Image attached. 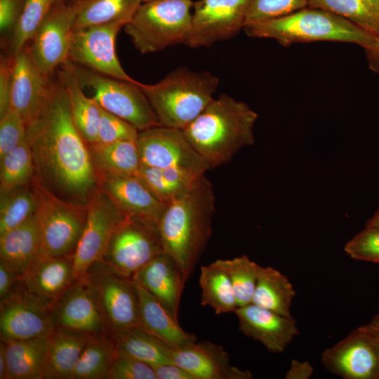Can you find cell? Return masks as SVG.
<instances>
[{
    "label": "cell",
    "instance_id": "6da1fadb",
    "mask_svg": "<svg viewBox=\"0 0 379 379\" xmlns=\"http://www.w3.org/2000/svg\"><path fill=\"white\" fill-rule=\"evenodd\" d=\"M34 178L60 199L86 206L99 187L87 142L72 118L67 93L57 79L47 102L27 126Z\"/></svg>",
    "mask_w": 379,
    "mask_h": 379
},
{
    "label": "cell",
    "instance_id": "7a4b0ae2",
    "mask_svg": "<svg viewBox=\"0 0 379 379\" xmlns=\"http://www.w3.org/2000/svg\"><path fill=\"white\" fill-rule=\"evenodd\" d=\"M215 196L205 176L167 204L158 226L164 251L178 266L185 281L211 236Z\"/></svg>",
    "mask_w": 379,
    "mask_h": 379
},
{
    "label": "cell",
    "instance_id": "3957f363",
    "mask_svg": "<svg viewBox=\"0 0 379 379\" xmlns=\"http://www.w3.org/2000/svg\"><path fill=\"white\" fill-rule=\"evenodd\" d=\"M258 117L246 103L223 93L182 131L194 149L215 168L230 162L241 148L253 145Z\"/></svg>",
    "mask_w": 379,
    "mask_h": 379
},
{
    "label": "cell",
    "instance_id": "277c9868",
    "mask_svg": "<svg viewBox=\"0 0 379 379\" xmlns=\"http://www.w3.org/2000/svg\"><path fill=\"white\" fill-rule=\"evenodd\" d=\"M243 30L248 36L272 39L285 47L335 41L354 44L365 49L377 37L343 17L309 6L282 17L245 24Z\"/></svg>",
    "mask_w": 379,
    "mask_h": 379
},
{
    "label": "cell",
    "instance_id": "5b68a950",
    "mask_svg": "<svg viewBox=\"0 0 379 379\" xmlns=\"http://www.w3.org/2000/svg\"><path fill=\"white\" fill-rule=\"evenodd\" d=\"M219 79L207 71L178 67L154 84L140 83L161 126L183 130L213 100Z\"/></svg>",
    "mask_w": 379,
    "mask_h": 379
},
{
    "label": "cell",
    "instance_id": "8992f818",
    "mask_svg": "<svg viewBox=\"0 0 379 379\" xmlns=\"http://www.w3.org/2000/svg\"><path fill=\"white\" fill-rule=\"evenodd\" d=\"M192 0H154L142 2L124 27L140 54L187 44L192 29Z\"/></svg>",
    "mask_w": 379,
    "mask_h": 379
},
{
    "label": "cell",
    "instance_id": "52a82bcc",
    "mask_svg": "<svg viewBox=\"0 0 379 379\" xmlns=\"http://www.w3.org/2000/svg\"><path fill=\"white\" fill-rule=\"evenodd\" d=\"M32 186L37 198L34 218L43 254L51 257L72 255L85 225L86 206L60 199L35 178Z\"/></svg>",
    "mask_w": 379,
    "mask_h": 379
},
{
    "label": "cell",
    "instance_id": "ba28073f",
    "mask_svg": "<svg viewBox=\"0 0 379 379\" xmlns=\"http://www.w3.org/2000/svg\"><path fill=\"white\" fill-rule=\"evenodd\" d=\"M83 88L100 107L133 125L139 131L161 126L147 98L137 84L115 79L72 63Z\"/></svg>",
    "mask_w": 379,
    "mask_h": 379
},
{
    "label": "cell",
    "instance_id": "9c48e42d",
    "mask_svg": "<svg viewBox=\"0 0 379 379\" xmlns=\"http://www.w3.org/2000/svg\"><path fill=\"white\" fill-rule=\"evenodd\" d=\"M86 208L85 225L72 255L77 281H85L91 268L102 261L114 232L129 218L100 187L89 197Z\"/></svg>",
    "mask_w": 379,
    "mask_h": 379
},
{
    "label": "cell",
    "instance_id": "30bf717a",
    "mask_svg": "<svg viewBox=\"0 0 379 379\" xmlns=\"http://www.w3.org/2000/svg\"><path fill=\"white\" fill-rule=\"evenodd\" d=\"M81 1H58L27 44L34 62L46 76L53 77L68 61L73 25Z\"/></svg>",
    "mask_w": 379,
    "mask_h": 379
},
{
    "label": "cell",
    "instance_id": "8fae6325",
    "mask_svg": "<svg viewBox=\"0 0 379 379\" xmlns=\"http://www.w3.org/2000/svg\"><path fill=\"white\" fill-rule=\"evenodd\" d=\"M94 266L85 281L112 332L139 325V298L133 281L117 274L102 261Z\"/></svg>",
    "mask_w": 379,
    "mask_h": 379
},
{
    "label": "cell",
    "instance_id": "7c38bea8",
    "mask_svg": "<svg viewBox=\"0 0 379 379\" xmlns=\"http://www.w3.org/2000/svg\"><path fill=\"white\" fill-rule=\"evenodd\" d=\"M164 252L158 230L128 218L114 232L102 262L131 279L148 262Z\"/></svg>",
    "mask_w": 379,
    "mask_h": 379
},
{
    "label": "cell",
    "instance_id": "4fadbf2b",
    "mask_svg": "<svg viewBox=\"0 0 379 379\" xmlns=\"http://www.w3.org/2000/svg\"><path fill=\"white\" fill-rule=\"evenodd\" d=\"M1 300V340H18L50 335L55 330L53 307L30 293L22 285Z\"/></svg>",
    "mask_w": 379,
    "mask_h": 379
},
{
    "label": "cell",
    "instance_id": "5bb4252c",
    "mask_svg": "<svg viewBox=\"0 0 379 379\" xmlns=\"http://www.w3.org/2000/svg\"><path fill=\"white\" fill-rule=\"evenodd\" d=\"M124 27L112 22L74 30L68 61L106 76L138 83L126 72L117 54V36Z\"/></svg>",
    "mask_w": 379,
    "mask_h": 379
},
{
    "label": "cell",
    "instance_id": "9a60e30c",
    "mask_svg": "<svg viewBox=\"0 0 379 379\" xmlns=\"http://www.w3.org/2000/svg\"><path fill=\"white\" fill-rule=\"evenodd\" d=\"M252 0H198L186 46L209 47L234 37L243 29Z\"/></svg>",
    "mask_w": 379,
    "mask_h": 379
},
{
    "label": "cell",
    "instance_id": "2e32d148",
    "mask_svg": "<svg viewBox=\"0 0 379 379\" xmlns=\"http://www.w3.org/2000/svg\"><path fill=\"white\" fill-rule=\"evenodd\" d=\"M136 142L141 165L187 168L201 173L212 168L180 129L163 126L152 127L139 131Z\"/></svg>",
    "mask_w": 379,
    "mask_h": 379
},
{
    "label": "cell",
    "instance_id": "e0dca14e",
    "mask_svg": "<svg viewBox=\"0 0 379 379\" xmlns=\"http://www.w3.org/2000/svg\"><path fill=\"white\" fill-rule=\"evenodd\" d=\"M321 363L345 379H379V340L359 326L324 350Z\"/></svg>",
    "mask_w": 379,
    "mask_h": 379
},
{
    "label": "cell",
    "instance_id": "ac0fdd59",
    "mask_svg": "<svg viewBox=\"0 0 379 379\" xmlns=\"http://www.w3.org/2000/svg\"><path fill=\"white\" fill-rule=\"evenodd\" d=\"M102 189L129 217L158 230L167 204L137 175L98 174Z\"/></svg>",
    "mask_w": 379,
    "mask_h": 379
},
{
    "label": "cell",
    "instance_id": "d6986e66",
    "mask_svg": "<svg viewBox=\"0 0 379 379\" xmlns=\"http://www.w3.org/2000/svg\"><path fill=\"white\" fill-rule=\"evenodd\" d=\"M13 64L11 107L20 114L27 126L44 107L54 79L39 69L27 45L13 54Z\"/></svg>",
    "mask_w": 379,
    "mask_h": 379
},
{
    "label": "cell",
    "instance_id": "ffe728a7",
    "mask_svg": "<svg viewBox=\"0 0 379 379\" xmlns=\"http://www.w3.org/2000/svg\"><path fill=\"white\" fill-rule=\"evenodd\" d=\"M172 363L180 366L194 379H251L248 370H242L232 364L230 355L224 348L204 340L194 342L185 347L171 349Z\"/></svg>",
    "mask_w": 379,
    "mask_h": 379
},
{
    "label": "cell",
    "instance_id": "44dd1931",
    "mask_svg": "<svg viewBox=\"0 0 379 379\" xmlns=\"http://www.w3.org/2000/svg\"><path fill=\"white\" fill-rule=\"evenodd\" d=\"M239 330L272 353H282L299 334L296 321L253 303L238 307Z\"/></svg>",
    "mask_w": 379,
    "mask_h": 379
},
{
    "label": "cell",
    "instance_id": "7402d4cb",
    "mask_svg": "<svg viewBox=\"0 0 379 379\" xmlns=\"http://www.w3.org/2000/svg\"><path fill=\"white\" fill-rule=\"evenodd\" d=\"M56 328L96 335L104 326L98 302L86 281H77L60 298L53 308Z\"/></svg>",
    "mask_w": 379,
    "mask_h": 379
},
{
    "label": "cell",
    "instance_id": "603a6c76",
    "mask_svg": "<svg viewBox=\"0 0 379 379\" xmlns=\"http://www.w3.org/2000/svg\"><path fill=\"white\" fill-rule=\"evenodd\" d=\"M20 281L30 293L54 308L77 280L72 258L43 255L21 277Z\"/></svg>",
    "mask_w": 379,
    "mask_h": 379
},
{
    "label": "cell",
    "instance_id": "cb8c5ba5",
    "mask_svg": "<svg viewBox=\"0 0 379 379\" xmlns=\"http://www.w3.org/2000/svg\"><path fill=\"white\" fill-rule=\"evenodd\" d=\"M158 299L178 319L184 277L173 258L163 252L148 262L132 278Z\"/></svg>",
    "mask_w": 379,
    "mask_h": 379
},
{
    "label": "cell",
    "instance_id": "d4e9b609",
    "mask_svg": "<svg viewBox=\"0 0 379 379\" xmlns=\"http://www.w3.org/2000/svg\"><path fill=\"white\" fill-rule=\"evenodd\" d=\"M139 298L140 324L173 349L185 347L195 341L192 333L185 331L178 319L154 295L134 281Z\"/></svg>",
    "mask_w": 379,
    "mask_h": 379
},
{
    "label": "cell",
    "instance_id": "484cf974",
    "mask_svg": "<svg viewBox=\"0 0 379 379\" xmlns=\"http://www.w3.org/2000/svg\"><path fill=\"white\" fill-rule=\"evenodd\" d=\"M43 255L34 215L0 235V261L20 278Z\"/></svg>",
    "mask_w": 379,
    "mask_h": 379
},
{
    "label": "cell",
    "instance_id": "4316f807",
    "mask_svg": "<svg viewBox=\"0 0 379 379\" xmlns=\"http://www.w3.org/2000/svg\"><path fill=\"white\" fill-rule=\"evenodd\" d=\"M57 79L67 93L76 128L87 144L96 142L100 119V105L92 97L88 98L84 93L71 62L67 61L60 67Z\"/></svg>",
    "mask_w": 379,
    "mask_h": 379
},
{
    "label": "cell",
    "instance_id": "83f0119b",
    "mask_svg": "<svg viewBox=\"0 0 379 379\" xmlns=\"http://www.w3.org/2000/svg\"><path fill=\"white\" fill-rule=\"evenodd\" d=\"M91 336L93 335L55 328L48 338L44 368L45 378L71 379L79 357Z\"/></svg>",
    "mask_w": 379,
    "mask_h": 379
},
{
    "label": "cell",
    "instance_id": "f1b7e54d",
    "mask_svg": "<svg viewBox=\"0 0 379 379\" xmlns=\"http://www.w3.org/2000/svg\"><path fill=\"white\" fill-rule=\"evenodd\" d=\"M49 335L1 340L5 348L8 379H43Z\"/></svg>",
    "mask_w": 379,
    "mask_h": 379
},
{
    "label": "cell",
    "instance_id": "f546056e",
    "mask_svg": "<svg viewBox=\"0 0 379 379\" xmlns=\"http://www.w3.org/2000/svg\"><path fill=\"white\" fill-rule=\"evenodd\" d=\"M98 174L136 175L141 162L136 140L88 144ZM98 176V175H97Z\"/></svg>",
    "mask_w": 379,
    "mask_h": 379
},
{
    "label": "cell",
    "instance_id": "4dcf8cb0",
    "mask_svg": "<svg viewBox=\"0 0 379 379\" xmlns=\"http://www.w3.org/2000/svg\"><path fill=\"white\" fill-rule=\"evenodd\" d=\"M295 291L288 277L272 267H259L251 303L286 317L291 312Z\"/></svg>",
    "mask_w": 379,
    "mask_h": 379
},
{
    "label": "cell",
    "instance_id": "1f68e13d",
    "mask_svg": "<svg viewBox=\"0 0 379 379\" xmlns=\"http://www.w3.org/2000/svg\"><path fill=\"white\" fill-rule=\"evenodd\" d=\"M118 349L150 366L172 363L171 347L150 333L140 324L113 333Z\"/></svg>",
    "mask_w": 379,
    "mask_h": 379
},
{
    "label": "cell",
    "instance_id": "d6a6232c",
    "mask_svg": "<svg viewBox=\"0 0 379 379\" xmlns=\"http://www.w3.org/2000/svg\"><path fill=\"white\" fill-rule=\"evenodd\" d=\"M204 174L187 168L141 165L136 175L160 199L168 204L187 192Z\"/></svg>",
    "mask_w": 379,
    "mask_h": 379
},
{
    "label": "cell",
    "instance_id": "836d02e7",
    "mask_svg": "<svg viewBox=\"0 0 379 379\" xmlns=\"http://www.w3.org/2000/svg\"><path fill=\"white\" fill-rule=\"evenodd\" d=\"M142 3L141 0H81L73 31L112 22L125 26Z\"/></svg>",
    "mask_w": 379,
    "mask_h": 379
},
{
    "label": "cell",
    "instance_id": "e575fe53",
    "mask_svg": "<svg viewBox=\"0 0 379 379\" xmlns=\"http://www.w3.org/2000/svg\"><path fill=\"white\" fill-rule=\"evenodd\" d=\"M201 305L211 307L216 314L235 312L238 308L230 279L226 272L213 262L201 267Z\"/></svg>",
    "mask_w": 379,
    "mask_h": 379
},
{
    "label": "cell",
    "instance_id": "d590c367",
    "mask_svg": "<svg viewBox=\"0 0 379 379\" xmlns=\"http://www.w3.org/2000/svg\"><path fill=\"white\" fill-rule=\"evenodd\" d=\"M115 350L114 340L91 336L79 357L71 379L106 378Z\"/></svg>",
    "mask_w": 379,
    "mask_h": 379
},
{
    "label": "cell",
    "instance_id": "8d00e7d4",
    "mask_svg": "<svg viewBox=\"0 0 379 379\" xmlns=\"http://www.w3.org/2000/svg\"><path fill=\"white\" fill-rule=\"evenodd\" d=\"M1 192L32 184L34 176L32 154L26 140L0 159Z\"/></svg>",
    "mask_w": 379,
    "mask_h": 379
},
{
    "label": "cell",
    "instance_id": "74e56055",
    "mask_svg": "<svg viewBox=\"0 0 379 379\" xmlns=\"http://www.w3.org/2000/svg\"><path fill=\"white\" fill-rule=\"evenodd\" d=\"M36 207L37 198L32 184L1 192L0 235L31 218Z\"/></svg>",
    "mask_w": 379,
    "mask_h": 379
},
{
    "label": "cell",
    "instance_id": "f35d334b",
    "mask_svg": "<svg viewBox=\"0 0 379 379\" xmlns=\"http://www.w3.org/2000/svg\"><path fill=\"white\" fill-rule=\"evenodd\" d=\"M59 0H27L15 27L1 41L6 53L11 55L23 48L32 39L52 6Z\"/></svg>",
    "mask_w": 379,
    "mask_h": 379
},
{
    "label": "cell",
    "instance_id": "ab89813d",
    "mask_svg": "<svg viewBox=\"0 0 379 379\" xmlns=\"http://www.w3.org/2000/svg\"><path fill=\"white\" fill-rule=\"evenodd\" d=\"M227 274L237 300L238 307L252 302L260 265L247 255L214 261Z\"/></svg>",
    "mask_w": 379,
    "mask_h": 379
},
{
    "label": "cell",
    "instance_id": "60d3db41",
    "mask_svg": "<svg viewBox=\"0 0 379 379\" xmlns=\"http://www.w3.org/2000/svg\"><path fill=\"white\" fill-rule=\"evenodd\" d=\"M307 6L343 17L379 37V22L368 12L362 0H307Z\"/></svg>",
    "mask_w": 379,
    "mask_h": 379
},
{
    "label": "cell",
    "instance_id": "b9f144b4",
    "mask_svg": "<svg viewBox=\"0 0 379 379\" xmlns=\"http://www.w3.org/2000/svg\"><path fill=\"white\" fill-rule=\"evenodd\" d=\"M306 7L307 0H252L245 24L282 17Z\"/></svg>",
    "mask_w": 379,
    "mask_h": 379
},
{
    "label": "cell",
    "instance_id": "7bdbcfd3",
    "mask_svg": "<svg viewBox=\"0 0 379 379\" xmlns=\"http://www.w3.org/2000/svg\"><path fill=\"white\" fill-rule=\"evenodd\" d=\"M109 379H157L152 367L118 349L112 361L107 378Z\"/></svg>",
    "mask_w": 379,
    "mask_h": 379
},
{
    "label": "cell",
    "instance_id": "ee69618b",
    "mask_svg": "<svg viewBox=\"0 0 379 379\" xmlns=\"http://www.w3.org/2000/svg\"><path fill=\"white\" fill-rule=\"evenodd\" d=\"M344 251L350 258L379 264V227H366L349 240Z\"/></svg>",
    "mask_w": 379,
    "mask_h": 379
},
{
    "label": "cell",
    "instance_id": "f6af8a7d",
    "mask_svg": "<svg viewBox=\"0 0 379 379\" xmlns=\"http://www.w3.org/2000/svg\"><path fill=\"white\" fill-rule=\"evenodd\" d=\"M97 142L107 144L120 140H136L139 131L129 122L102 107Z\"/></svg>",
    "mask_w": 379,
    "mask_h": 379
},
{
    "label": "cell",
    "instance_id": "bcb514c9",
    "mask_svg": "<svg viewBox=\"0 0 379 379\" xmlns=\"http://www.w3.org/2000/svg\"><path fill=\"white\" fill-rule=\"evenodd\" d=\"M27 127L12 107L0 116V159L26 140Z\"/></svg>",
    "mask_w": 379,
    "mask_h": 379
},
{
    "label": "cell",
    "instance_id": "7dc6e473",
    "mask_svg": "<svg viewBox=\"0 0 379 379\" xmlns=\"http://www.w3.org/2000/svg\"><path fill=\"white\" fill-rule=\"evenodd\" d=\"M13 84V55L4 53L0 58V116L11 108Z\"/></svg>",
    "mask_w": 379,
    "mask_h": 379
},
{
    "label": "cell",
    "instance_id": "c3c4849f",
    "mask_svg": "<svg viewBox=\"0 0 379 379\" xmlns=\"http://www.w3.org/2000/svg\"><path fill=\"white\" fill-rule=\"evenodd\" d=\"M27 0H0V31L3 40L11 34L20 18Z\"/></svg>",
    "mask_w": 379,
    "mask_h": 379
},
{
    "label": "cell",
    "instance_id": "681fc988",
    "mask_svg": "<svg viewBox=\"0 0 379 379\" xmlns=\"http://www.w3.org/2000/svg\"><path fill=\"white\" fill-rule=\"evenodd\" d=\"M157 379H194L185 369L173 364H162L151 366Z\"/></svg>",
    "mask_w": 379,
    "mask_h": 379
},
{
    "label": "cell",
    "instance_id": "f907efd6",
    "mask_svg": "<svg viewBox=\"0 0 379 379\" xmlns=\"http://www.w3.org/2000/svg\"><path fill=\"white\" fill-rule=\"evenodd\" d=\"M20 277L0 261V299L5 298L15 286Z\"/></svg>",
    "mask_w": 379,
    "mask_h": 379
},
{
    "label": "cell",
    "instance_id": "816d5d0a",
    "mask_svg": "<svg viewBox=\"0 0 379 379\" xmlns=\"http://www.w3.org/2000/svg\"><path fill=\"white\" fill-rule=\"evenodd\" d=\"M314 368L308 361H300L292 359L290 368L287 371L286 379H309L313 373Z\"/></svg>",
    "mask_w": 379,
    "mask_h": 379
},
{
    "label": "cell",
    "instance_id": "f5cc1de1",
    "mask_svg": "<svg viewBox=\"0 0 379 379\" xmlns=\"http://www.w3.org/2000/svg\"><path fill=\"white\" fill-rule=\"evenodd\" d=\"M364 51L369 69L379 73V37H376L373 44Z\"/></svg>",
    "mask_w": 379,
    "mask_h": 379
},
{
    "label": "cell",
    "instance_id": "db71d44e",
    "mask_svg": "<svg viewBox=\"0 0 379 379\" xmlns=\"http://www.w3.org/2000/svg\"><path fill=\"white\" fill-rule=\"evenodd\" d=\"M361 326L373 337L379 340V314L375 315L368 324Z\"/></svg>",
    "mask_w": 379,
    "mask_h": 379
},
{
    "label": "cell",
    "instance_id": "11a10c76",
    "mask_svg": "<svg viewBox=\"0 0 379 379\" xmlns=\"http://www.w3.org/2000/svg\"><path fill=\"white\" fill-rule=\"evenodd\" d=\"M0 378L8 379L7 361L4 343H0Z\"/></svg>",
    "mask_w": 379,
    "mask_h": 379
},
{
    "label": "cell",
    "instance_id": "9f6ffc18",
    "mask_svg": "<svg viewBox=\"0 0 379 379\" xmlns=\"http://www.w3.org/2000/svg\"><path fill=\"white\" fill-rule=\"evenodd\" d=\"M368 12L379 22V0H362Z\"/></svg>",
    "mask_w": 379,
    "mask_h": 379
},
{
    "label": "cell",
    "instance_id": "6f0895ef",
    "mask_svg": "<svg viewBox=\"0 0 379 379\" xmlns=\"http://www.w3.org/2000/svg\"><path fill=\"white\" fill-rule=\"evenodd\" d=\"M366 227H379V205L373 215L366 222Z\"/></svg>",
    "mask_w": 379,
    "mask_h": 379
},
{
    "label": "cell",
    "instance_id": "680465c9",
    "mask_svg": "<svg viewBox=\"0 0 379 379\" xmlns=\"http://www.w3.org/2000/svg\"><path fill=\"white\" fill-rule=\"evenodd\" d=\"M142 2H148V1H154V0H141Z\"/></svg>",
    "mask_w": 379,
    "mask_h": 379
}]
</instances>
